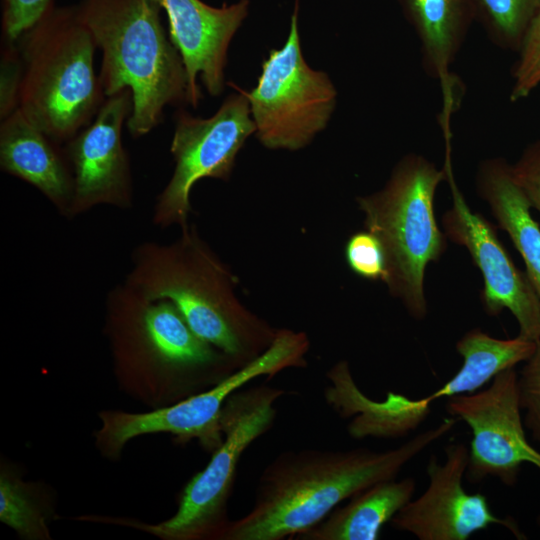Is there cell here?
<instances>
[{
  "instance_id": "obj_1",
  "label": "cell",
  "mask_w": 540,
  "mask_h": 540,
  "mask_svg": "<svg viewBox=\"0 0 540 540\" xmlns=\"http://www.w3.org/2000/svg\"><path fill=\"white\" fill-rule=\"evenodd\" d=\"M459 419L445 418L386 451L300 449L277 455L263 469L252 508L231 520L222 540L295 539L339 504L398 476L403 467L447 434Z\"/></svg>"
},
{
  "instance_id": "obj_2",
  "label": "cell",
  "mask_w": 540,
  "mask_h": 540,
  "mask_svg": "<svg viewBox=\"0 0 540 540\" xmlns=\"http://www.w3.org/2000/svg\"><path fill=\"white\" fill-rule=\"evenodd\" d=\"M104 331L119 385L153 409L203 392L243 367L198 336L172 302L148 299L124 282L106 295Z\"/></svg>"
},
{
  "instance_id": "obj_3",
  "label": "cell",
  "mask_w": 540,
  "mask_h": 540,
  "mask_svg": "<svg viewBox=\"0 0 540 540\" xmlns=\"http://www.w3.org/2000/svg\"><path fill=\"white\" fill-rule=\"evenodd\" d=\"M123 282L148 299L172 302L198 336L242 366L262 355L279 331L241 304L235 277L194 225L171 243L136 246Z\"/></svg>"
},
{
  "instance_id": "obj_4",
  "label": "cell",
  "mask_w": 540,
  "mask_h": 540,
  "mask_svg": "<svg viewBox=\"0 0 540 540\" xmlns=\"http://www.w3.org/2000/svg\"><path fill=\"white\" fill-rule=\"evenodd\" d=\"M75 6L102 51L99 79L105 96L131 92L126 122L131 136L157 127L166 106L188 101L186 70L155 0H80Z\"/></svg>"
},
{
  "instance_id": "obj_5",
  "label": "cell",
  "mask_w": 540,
  "mask_h": 540,
  "mask_svg": "<svg viewBox=\"0 0 540 540\" xmlns=\"http://www.w3.org/2000/svg\"><path fill=\"white\" fill-rule=\"evenodd\" d=\"M19 109L60 144L89 125L106 99L95 73V39L76 6H52L16 41Z\"/></svg>"
},
{
  "instance_id": "obj_6",
  "label": "cell",
  "mask_w": 540,
  "mask_h": 540,
  "mask_svg": "<svg viewBox=\"0 0 540 540\" xmlns=\"http://www.w3.org/2000/svg\"><path fill=\"white\" fill-rule=\"evenodd\" d=\"M445 179L444 168L410 153L396 164L381 190L357 198L366 229L378 237L385 251L384 282L416 320L427 314L426 267L446 250L447 237L434 213L435 193Z\"/></svg>"
},
{
  "instance_id": "obj_7",
  "label": "cell",
  "mask_w": 540,
  "mask_h": 540,
  "mask_svg": "<svg viewBox=\"0 0 540 540\" xmlns=\"http://www.w3.org/2000/svg\"><path fill=\"white\" fill-rule=\"evenodd\" d=\"M285 394L286 390L267 385L234 392L222 411V443L206 467L185 485L175 514L157 524L118 522L163 540H222L231 521L228 504L240 459L271 429L275 403Z\"/></svg>"
},
{
  "instance_id": "obj_8",
  "label": "cell",
  "mask_w": 540,
  "mask_h": 540,
  "mask_svg": "<svg viewBox=\"0 0 540 540\" xmlns=\"http://www.w3.org/2000/svg\"><path fill=\"white\" fill-rule=\"evenodd\" d=\"M309 346L305 333L279 329L262 355L203 392L143 413L103 410L99 413L101 426L94 433L96 447L102 456L116 460L135 437L167 433L179 443L195 439L213 452L223 440L221 416L228 398L259 377L272 378L286 369L306 367Z\"/></svg>"
},
{
  "instance_id": "obj_9",
  "label": "cell",
  "mask_w": 540,
  "mask_h": 540,
  "mask_svg": "<svg viewBox=\"0 0 540 540\" xmlns=\"http://www.w3.org/2000/svg\"><path fill=\"white\" fill-rule=\"evenodd\" d=\"M295 1L288 38L262 64L257 85L245 92L258 140L270 149L303 148L322 131L336 104V89L325 72L305 61Z\"/></svg>"
},
{
  "instance_id": "obj_10",
  "label": "cell",
  "mask_w": 540,
  "mask_h": 540,
  "mask_svg": "<svg viewBox=\"0 0 540 540\" xmlns=\"http://www.w3.org/2000/svg\"><path fill=\"white\" fill-rule=\"evenodd\" d=\"M254 132L250 103L241 90L209 118L179 111L170 146L175 169L156 199L153 223L162 228L188 226L193 186L202 178L228 180L239 150Z\"/></svg>"
},
{
  "instance_id": "obj_11",
  "label": "cell",
  "mask_w": 540,
  "mask_h": 540,
  "mask_svg": "<svg viewBox=\"0 0 540 540\" xmlns=\"http://www.w3.org/2000/svg\"><path fill=\"white\" fill-rule=\"evenodd\" d=\"M514 368L498 374L484 390L452 396L445 404L450 416L464 421L472 439L466 479L494 477L513 487L524 463L540 469V452L527 440Z\"/></svg>"
},
{
  "instance_id": "obj_12",
  "label": "cell",
  "mask_w": 540,
  "mask_h": 540,
  "mask_svg": "<svg viewBox=\"0 0 540 540\" xmlns=\"http://www.w3.org/2000/svg\"><path fill=\"white\" fill-rule=\"evenodd\" d=\"M444 169L452 193V207L444 213V233L452 242L467 249L480 270L484 287L481 301L488 315L509 310L527 339H540V301L526 274L514 264L493 225L473 212L459 190L447 149Z\"/></svg>"
},
{
  "instance_id": "obj_13",
  "label": "cell",
  "mask_w": 540,
  "mask_h": 540,
  "mask_svg": "<svg viewBox=\"0 0 540 540\" xmlns=\"http://www.w3.org/2000/svg\"><path fill=\"white\" fill-rule=\"evenodd\" d=\"M445 459L429 458L426 490L411 499L390 521L391 526L408 532L420 540H466L490 525H501L517 539H525L518 524L511 518L493 514L488 500L481 493H468L462 481L465 476L469 448L461 442L444 448Z\"/></svg>"
},
{
  "instance_id": "obj_14",
  "label": "cell",
  "mask_w": 540,
  "mask_h": 540,
  "mask_svg": "<svg viewBox=\"0 0 540 540\" xmlns=\"http://www.w3.org/2000/svg\"><path fill=\"white\" fill-rule=\"evenodd\" d=\"M132 109L129 89L106 97L93 121L64 145L72 168L74 194L67 218L98 205L130 209L134 190L122 128Z\"/></svg>"
},
{
  "instance_id": "obj_15",
  "label": "cell",
  "mask_w": 540,
  "mask_h": 540,
  "mask_svg": "<svg viewBox=\"0 0 540 540\" xmlns=\"http://www.w3.org/2000/svg\"><path fill=\"white\" fill-rule=\"evenodd\" d=\"M166 12L169 37L179 51L188 80V101L196 108L201 99L197 84L212 96L225 87L224 69L229 44L247 16L249 1L216 8L201 0H155Z\"/></svg>"
},
{
  "instance_id": "obj_16",
  "label": "cell",
  "mask_w": 540,
  "mask_h": 540,
  "mask_svg": "<svg viewBox=\"0 0 540 540\" xmlns=\"http://www.w3.org/2000/svg\"><path fill=\"white\" fill-rule=\"evenodd\" d=\"M2 171L31 184L67 217L74 194L72 168L64 147L18 108L0 125Z\"/></svg>"
},
{
  "instance_id": "obj_17",
  "label": "cell",
  "mask_w": 540,
  "mask_h": 540,
  "mask_svg": "<svg viewBox=\"0 0 540 540\" xmlns=\"http://www.w3.org/2000/svg\"><path fill=\"white\" fill-rule=\"evenodd\" d=\"M327 378L325 401L340 417L351 418L347 432L355 439L403 437L415 430L431 411L432 402L427 396L411 399L389 391L384 400L369 398L357 386L345 360L336 363Z\"/></svg>"
},
{
  "instance_id": "obj_18",
  "label": "cell",
  "mask_w": 540,
  "mask_h": 540,
  "mask_svg": "<svg viewBox=\"0 0 540 540\" xmlns=\"http://www.w3.org/2000/svg\"><path fill=\"white\" fill-rule=\"evenodd\" d=\"M413 27L426 74L441 81L446 97L451 95L450 67L475 21L471 0H399Z\"/></svg>"
},
{
  "instance_id": "obj_19",
  "label": "cell",
  "mask_w": 540,
  "mask_h": 540,
  "mask_svg": "<svg viewBox=\"0 0 540 540\" xmlns=\"http://www.w3.org/2000/svg\"><path fill=\"white\" fill-rule=\"evenodd\" d=\"M479 196L487 202L500 228L520 253L526 274L540 301V226L531 206L517 185L512 165L502 157L488 158L476 174Z\"/></svg>"
},
{
  "instance_id": "obj_20",
  "label": "cell",
  "mask_w": 540,
  "mask_h": 540,
  "mask_svg": "<svg viewBox=\"0 0 540 540\" xmlns=\"http://www.w3.org/2000/svg\"><path fill=\"white\" fill-rule=\"evenodd\" d=\"M415 489L416 481L411 477L378 482L295 539L377 540L383 526L413 499Z\"/></svg>"
},
{
  "instance_id": "obj_21",
  "label": "cell",
  "mask_w": 540,
  "mask_h": 540,
  "mask_svg": "<svg viewBox=\"0 0 540 540\" xmlns=\"http://www.w3.org/2000/svg\"><path fill=\"white\" fill-rule=\"evenodd\" d=\"M455 347L463 363L448 381L427 396L431 402L442 397L477 392L501 372L528 360L535 350L536 341L520 335L498 339L474 328L465 333Z\"/></svg>"
},
{
  "instance_id": "obj_22",
  "label": "cell",
  "mask_w": 540,
  "mask_h": 540,
  "mask_svg": "<svg viewBox=\"0 0 540 540\" xmlns=\"http://www.w3.org/2000/svg\"><path fill=\"white\" fill-rule=\"evenodd\" d=\"M36 484L24 482L2 465L0 473V521L26 540L51 539L48 522L51 504Z\"/></svg>"
},
{
  "instance_id": "obj_23",
  "label": "cell",
  "mask_w": 540,
  "mask_h": 540,
  "mask_svg": "<svg viewBox=\"0 0 540 540\" xmlns=\"http://www.w3.org/2000/svg\"><path fill=\"white\" fill-rule=\"evenodd\" d=\"M475 21L497 47L518 52L540 0H471Z\"/></svg>"
},
{
  "instance_id": "obj_24",
  "label": "cell",
  "mask_w": 540,
  "mask_h": 540,
  "mask_svg": "<svg viewBox=\"0 0 540 540\" xmlns=\"http://www.w3.org/2000/svg\"><path fill=\"white\" fill-rule=\"evenodd\" d=\"M517 53L518 59L512 71V102L527 98L540 85V8Z\"/></svg>"
},
{
  "instance_id": "obj_25",
  "label": "cell",
  "mask_w": 540,
  "mask_h": 540,
  "mask_svg": "<svg viewBox=\"0 0 540 540\" xmlns=\"http://www.w3.org/2000/svg\"><path fill=\"white\" fill-rule=\"evenodd\" d=\"M345 259L349 268L358 276L373 281H385V251L381 241L372 232L366 230L350 236L345 246Z\"/></svg>"
},
{
  "instance_id": "obj_26",
  "label": "cell",
  "mask_w": 540,
  "mask_h": 540,
  "mask_svg": "<svg viewBox=\"0 0 540 540\" xmlns=\"http://www.w3.org/2000/svg\"><path fill=\"white\" fill-rule=\"evenodd\" d=\"M518 396L523 422L531 437L540 443V339L518 374Z\"/></svg>"
},
{
  "instance_id": "obj_27",
  "label": "cell",
  "mask_w": 540,
  "mask_h": 540,
  "mask_svg": "<svg viewBox=\"0 0 540 540\" xmlns=\"http://www.w3.org/2000/svg\"><path fill=\"white\" fill-rule=\"evenodd\" d=\"M54 5V0H2V38L16 42Z\"/></svg>"
},
{
  "instance_id": "obj_28",
  "label": "cell",
  "mask_w": 540,
  "mask_h": 540,
  "mask_svg": "<svg viewBox=\"0 0 540 540\" xmlns=\"http://www.w3.org/2000/svg\"><path fill=\"white\" fill-rule=\"evenodd\" d=\"M1 49L0 116L6 118L19 107L23 63L16 42L3 39Z\"/></svg>"
},
{
  "instance_id": "obj_29",
  "label": "cell",
  "mask_w": 540,
  "mask_h": 540,
  "mask_svg": "<svg viewBox=\"0 0 540 540\" xmlns=\"http://www.w3.org/2000/svg\"><path fill=\"white\" fill-rule=\"evenodd\" d=\"M511 165L517 185L531 208L540 213V139L530 143Z\"/></svg>"
},
{
  "instance_id": "obj_30",
  "label": "cell",
  "mask_w": 540,
  "mask_h": 540,
  "mask_svg": "<svg viewBox=\"0 0 540 540\" xmlns=\"http://www.w3.org/2000/svg\"><path fill=\"white\" fill-rule=\"evenodd\" d=\"M537 523H538V525L540 527V516L537 518Z\"/></svg>"
}]
</instances>
